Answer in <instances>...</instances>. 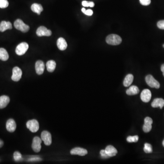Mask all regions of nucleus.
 <instances>
[{"label":"nucleus","mask_w":164,"mask_h":164,"mask_svg":"<svg viewBox=\"0 0 164 164\" xmlns=\"http://www.w3.org/2000/svg\"><path fill=\"white\" fill-rule=\"evenodd\" d=\"M106 41L109 44L111 45H118L122 42V39L121 37L118 35L112 34L107 36Z\"/></svg>","instance_id":"f257e3e1"},{"label":"nucleus","mask_w":164,"mask_h":164,"mask_svg":"<svg viewBox=\"0 0 164 164\" xmlns=\"http://www.w3.org/2000/svg\"><path fill=\"white\" fill-rule=\"evenodd\" d=\"M15 28L18 30L21 31L23 33H27L29 30V27L25 24L21 19H18L14 23Z\"/></svg>","instance_id":"f03ea898"},{"label":"nucleus","mask_w":164,"mask_h":164,"mask_svg":"<svg viewBox=\"0 0 164 164\" xmlns=\"http://www.w3.org/2000/svg\"><path fill=\"white\" fill-rule=\"evenodd\" d=\"M26 125L28 129L33 133H35L37 132L39 128V122L36 120H30L27 122Z\"/></svg>","instance_id":"7ed1b4c3"},{"label":"nucleus","mask_w":164,"mask_h":164,"mask_svg":"<svg viewBox=\"0 0 164 164\" xmlns=\"http://www.w3.org/2000/svg\"><path fill=\"white\" fill-rule=\"evenodd\" d=\"M146 81L150 87L155 89H159L160 84L151 75H148L146 77Z\"/></svg>","instance_id":"20e7f679"},{"label":"nucleus","mask_w":164,"mask_h":164,"mask_svg":"<svg viewBox=\"0 0 164 164\" xmlns=\"http://www.w3.org/2000/svg\"><path fill=\"white\" fill-rule=\"evenodd\" d=\"M29 45L27 42H23L18 45L16 48V53L19 56H22L26 53L28 49Z\"/></svg>","instance_id":"39448f33"},{"label":"nucleus","mask_w":164,"mask_h":164,"mask_svg":"<svg viewBox=\"0 0 164 164\" xmlns=\"http://www.w3.org/2000/svg\"><path fill=\"white\" fill-rule=\"evenodd\" d=\"M42 140L39 137L36 136L33 139L31 147L35 152H39L41 149V143Z\"/></svg>","instance_id":"423d86ee"},{"label":"nucleus","mask_w":164,"mask_h":164,"mask_svg":"<svg viewBox=\"0 0 164 164\" xmlns=\"http://www.w3.org/2000/svg\"><path fill=\"white\" fill-rule=\"evenodd\" d=\"M41 139L46 146H50L52 144L51 135L47 131L44 130L42 132Z\"/></svg>","instance_id":"0eeeda50"},{"label":"nucleus","mask_w":164,"mask_h":164,"mask_svg":"<svg viewBox=\"0 0 164 164\" xmlns=\"http://www.w3.org/2000/svg\"><path fill=\"white\" fill-rule=\"evenodd\" d=\"M22 74L23 72L20 68L18 67H14L12 70V79L14 81H19L22 78Z\"/></svg>","instance_id":"6e6552de"},{"label":"nucleus","mask_w":164,"mask_h":164,"mask_svg":"<svg viewBox=\"0 0 164 164\" xmlns=\"http://www.w3.org/2000/svg\"><path fill=\"white\" fill-rule=\"evenodd\" d=\"M36 34L39 36H51L52 31L50 30L47 29L44 26H41L37 28Z\"/></svg>","instance_id":"1a4fd4ad"},{"label":"nucleus","mask_w":164,"mask_h":164,"mask_svg":"<svg viewBox=\"0 0 164 164\" xmlns=\"http://www.w3.org/2000/svg\"><path fill=\"white\" fill-rule=\"evenodd\" d=\"M144 122L143 130L145 133H148L152 129L153 120L150 117H147L144 119Z\"/></svg>","instance_id":"9d476101"},{"label":"nucleus","mask_w":164,"mask_h":164,"mask_svg":"<svg viewBox=\"0 0 164 164\" xmlns=\"http://www.w3.org/2000/svg\"><path fill=\"white\" fill-rule=\"evenodd\" d=\"M141 98L144 102H149L151 98V93L150 91L148 89L144 90L141 93Z\"/></svg>","instance_id":"9b49d317"},{"label":"nucleus","mask_w":164,"mask_h":164,"mask_svg":"<svg viewBox=\"0 0 164 164\" xmlns=\"http://www.w3.org/2000/svg\"><path fill=\"white\" fill-rule=\"evenodd\" d=\"M70 154L72 155H79L85 156L87 154V151L85 149L80 147H76L71 149Z\"/></svg>","instance_id":"f8f14e48"},{"label":"nucleus","mask_w":164,"mask_h":164,"mask_svg":"<svg viewBox=\"0 0 164 164\" xmlns=\"http://www.w3.org/2000/svg\"><path fill=\"white\" fill-rule=\"evenodd\" d=\"M17 127L16 122L13 119H10L6 123V128L8 131L12 133L15 131Z\"/></svg>","instance_id":"ddd939ff"},{"label":"nucleus","mask_w":164,"mask_h":164,"mask_svg":"<svg viewBox=\"0 0 164 164\" xmlns=\"http://www.w3.org/2000/svg\"><path fill=\"white\" fill-rule=\"evenodd\" d=\"M44 63L41 60H38L36 63L35 70L36 74L38 75H42L44 71Z\"/></svg>","instance_id":"4468645a"},{"label":"nucleus","mask_w":164,"mask_h":164,"mask_svg":"<svg viewBox=\"0 0 164 164\" xmlns=\"http://www.w3.org/2000/svg\"><path fill=\"white\" fill-rule=\"evenodd\" d=\"M57 46L59 50L63 51L67 48L68 44L66 40L63 37H60L57 40Z\"/></svg>","instance_id":"2eb2a0df"},{"label":"nucleus","mask_w":164,"mask_h":164,"mask_svg":"<svg viewBox=\"0 0 164 164\" xmlns=\"http://www.w3.org/2000/svg\"><path fill=\"white\" fill-rule=\"evenodd\" d=\"M151 106L153 108L159 107L160 109H162L164 106V100L162 98H156L153 100L151 103Z\"/></svg>","instance_id":"dca6fc26"},{"label":"nucleus","mask_w":164,"mask_h":164,"mask_svg":"<svg viewBox=\"0 0 164 164\" xmlns=\"http://www.w3.org/2000/svg\"><path fill=\"white\" fill-rule=\"evenodd\" d=\"M10 99L9 97L6 95L0 97V109L5 108L10 102Z\"/></svg>","instance_id":"f3484780"},{"label":"nucleus","mask_w":164,"mask_h":164,"mask_svg":"<svg viewBox=\"0 0 164 164\" xmlns=\"http://www.w3.org/2000/svg\"><path fill=\"white\" fill-rule=\"evenodd\" d=\"M105 150L109 157L115 156L118 153L117 149L112 146H107Z\"/></svg>","instance_id":"a211bd4d"},{"label":"nucleus","mask_w":164,"mask_h":164,"mask_svg":"<svg viewBox=\"0 0 164 164\" xmlns=\"http://www.w3.org/2000/svg\"><path fill=\"white\" fill-rule=\"evenodd\" d=\"M12 24L10 22L3 21L0 23V31L1 32H4L7 29H12Z\"/></svg>","instance_id":"6ab92c4d"},{"label":"nucleus","mask_w":164,"mask_h":164,"mask_svg":"<svg viewBox=\"0 0 164 164\" xmlns=\"http://www.w3.org/2000/svg\"><path fill=\"white\" fill-rule=\"evenodd\" d=\"M31 10L35 13L40 15L41 12L43 10V7L41 4L34 3L31 6Z\"/></svg>","instance_id":"aec40b11"},{"label":"nucleus","mask_w":164,"mask_h":164,"mask_svg":"<svg viewBox=\"0 0 164 164\" xmlns=\"http://www.w3.org/2000/svg\"><path fill=\"white\" fill-rule=\"evenodd\" d=\"M140 92L138 87L136 86L133 85L130 87V88L126 90V93L128 95H134L137 94Z\"/></svg>","instance_id":"412c9836"},{"label":"nucleus","mask_w":164,"mask_h":164,"mask_svg":"<svg viewBox=\"0 0 164 164\" xmlns=\"http://www.w3.org/2000/svg\"><path fill=\"white\" fill-rule=\"evenodd\" d=\"M133 80H134V76L133 75L131 74H129L127 75L125 78L124 82H123L124 86L126 87L130 86L133 82Z\"/></svg>","instance_id":"4be33fe9"},{"label":"nucleus","mask_w":164,"mask_h":164,"mask_svg":"<svg viewBox=\"0 0 164 164\" xmlns=\"http://www.w3.org/2000/svg\"><path fill=\"white\" fill-rule=\"evenodd\" d=\"M47 69L50 73L53 72L56 67V63L53 60H49L46 63Z\"/></svg>","instance_id":"5701e85b"},{"label":"nucleus","mask_w":164,"mask_h":164,"mask_svg":"<svg viewBox=\"0 0 164 164\" xmlns=\"http://www.w3.org/2000/svg\"><path fill=\"white\" fill-rule=\"evenodd\" d=\"M9 58V55L6 49L4 48H0V59L6 61Z\"/></svg>","instance_id":"b1692460"},{"label":"nucleus","mask_w":164,"mask_h":164,"mask_svg":"<svg viewBox=\"0 0 164 164\" xmlns=\"http://www.w3.org/2000/svg\"><path fill=\"white\" fill-rule=\"evenodd\" d=\"M144 152L146 153H151L152 152L153 149L152 147L151 144L149 143L144 144Z\"/></svg>","instance_id":"393cba45"},{"label":"nucleus","mask_w":164,"mask_h":164,"mask_svg":"<svg viewBox=\"0 0 164 164\" xmlns=\"http://www.w3.org/2000/svg\"><path fill=\"white\" fill-rule=\"evenodd\" d=\"M138 140V136H129L127 138V142L129 143L137 142Z\"/></svg>","instance_id":"a878e982"},{"label":"nucleus","mask_w":164,"mask_h":164,"mask_svg":"<svg viewBox=\"0 0 164 164\" xmlns=\"http://www.w3.org/2000/svg\"><path fill=\"white\" fill-rule=\"evenodd\" d=\"M13 157H14V159L15 161H19L22 160V155L18 151H16V152L14 153Z\"/></svg>","instance_id":"bb28decb"},{"label":"nucleus","mask_w":164,"mask_h":164,"mask_svg":"<svg viewBox=\"0 0 164 164\" xmlns=\"http://www.w3.org/2000/svg\"><path fill=\"white\" fill-rule=\"evenodd\" d=\"M9 2L7 0H0V8H5L8 7Z\"/></svg>","instance_id":"cd10ccee"},{"label":"nucleus","mask_w":164,"mask_h":164,"mask_svg":"<svg viewBox=\"0 0 164 164\" xmlns=\"http://www.w3.org/2000/svg\"><path fill=\"white\" fill-rule=\"evenodd\" d=\"M100 155L101 156L102 158H103L107 159L109 158V156L106 153L105 149H102V150H101L100 152Z\"/></svg>","instance_id":"c85d7f7f"},{"label":"nucleus","mask_w":164,"mask_h":164,"mask_svg":"<svg viewBox=\"0 0 164 164\" xmlns=\"http://www.w3.org/2000/svg\"><path fill=\"white\" fill-rule=\"evenodd\" d=\"M42 160V158L40 157H38V156H35V157H31L28 160V161L30 162H32V161H39Z\"/></svg>","instance_id":"c756f323"},{"label":"nucleus","mask_w":164,"mask_h":164,"mask_svg":"<svg viewBox=\"0 0 164 164\" xmlns=\"http://www.w3.org/2000/svg\"><path fill=\"white\" fill-rule=\"evenodd\" d=\"M140 3L143 6H148L151 3V0H140Z\"/></svg>","instance_id":"7c9ffc66"},{"label":"nucleus","mask_w":164,"mask_h":164,"mask_svg":"<svg viewBox=\"0 0 164 164\" xmlns=\"http://www.w3.org/2000/svg\"><path fill=\"white\" fill-rule=\"evenodd\" d=\"M157 27L160 29L164 30V20L159 21L157 23Z\"/></svg>","instance_id":"2f4dec72"},{"label":"nucleus","mask_w":164,"mask_h":164,"mask_svg":"<svg viewBox=\"0 0 164 164\" xmlns=\"http://www.w3.org/2000/svg\"><path fill=\"white\" fill-rule=\"evenodd\" d=\"M84 14L87 15V16H92L93 14V11L91 9H88V10H86Z\"/></svg>","instance_id":"473e14b6"},{"label":"nucleus","mask_w":164,"mask_h":164,"mask_svg":"<svg viewBox=\"0 0 164 164\" xmlns=\"http://www.w3.org/2000/svg\"><path fill=\"white\" fill-rule=\"evenodd\" d=\"M82 5H83L84 7H90V5H89V1H82Z\"/></svg>","instance_id":"72a5a7b5"},{"label":"nucleus","mask_w":164,"mask_h":164,"mask_svg":"<svg viewBox=\"0 0 164 164\" xmlns=\"http://www.w3.org/2000/svg\"><path fill=\"white\" fill-rule=\"evenodd\" d=\"M89 5H90V7H93L94 6V2L93 1H89Z\"/></svg>","instance_id":"f704fd0d"},{"label":"nucleus","mask_w":164,"mask_h":164,"mask_svg":"<svg viewBox=\"0 0 164 164\" xmlns=\"http://www.w3.org/2000/svg\"><path fill=\"white\" fill-rule=\"evenodd\" d=\"M161 70L163 73V75L164 77V64H163L161 65Z\"/></svg>","instance_id":"c9c22d12"},{"label":"nucleus","mask_w":164,"mask_h":164,"mask_svg":"<svg viewBox=\"0 0 164 164\" xmlns=\"http://www.w3.org/2000/svg\"><path fill=\"white\" fill-rule=\"evenodd\" d=\"M3 144H4V142L3 141L0 139V148L2 147L3 146Z\"/></svg>","instance_id":"e433bc0d"},{"label":"nucleus","mask_w":164,"mask_h":164,"mask_svg":"<svg viewBox=\"0 0 164 164\" xmlns=\"http://www.w3.org/2000/svg\"><path fill=\"white\" fill-rule=\"evenodd\" d=\"M86 9L85 8H83L82 9V12H83V13H85V12L86 11Z\"/></svg>","instance_id":"4c0bfd02"},{"label":"nucleus","mask_w":164,"mask_h":164,"mask_svg":"<svg viewBox=\"0 0 164 164\" xmlns=\"http://www.w3.org/2000/svg\"><path fill=\"white\" fill-rule=\"evenodd\" d=\"M162 144H163V147H164V141H163V142H162Z\"/></svg>","instance_id":"58836bf2"},{"label":"nucleus","mask_w":164,"mask_h":164,"mask_svg":"<svg viewBox=\"0 0 164 164\" xmlns=\"http://www.w3.org/2000/svg\"><path fill=\"white\" fill-rule=\"evenodd\" d=\"M163 47H164V44H163Z\"/></svg>","instance_id":"ea45409f"}]
</instances>
